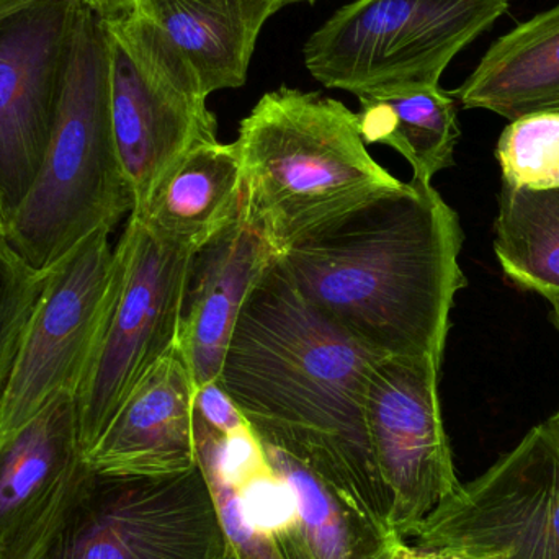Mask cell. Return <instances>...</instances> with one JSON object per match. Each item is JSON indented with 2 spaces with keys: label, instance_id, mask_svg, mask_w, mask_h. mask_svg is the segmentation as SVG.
Segmentation results:
<instances>
[{
  "label": "cell",
  "instance_id": "obj_1",
  "mask_svg": "<svg viewBox=\"0 0 559 559\" xmlns=\"http://www.w3.org/2000/svg\"><path fill=\"white\" fill-rule=\"evenodd\" d=\"M463 229L432 183L411 180L277 252L299 295L381 357L442 364Z\"/></svg>",
  "mask_w": 559,
  "mask_h": 559
},
{
  "label": "cell",
  "instance_id": "obj_2",
  "mask_svg": "<svg viewBox=\"0 0 559 559\" xmlns=\"http://www.w3.org/2000/svg\"><path fill=\"white\" fill-rule=\"evenodd\" d=\"M381 358L299 295L274 264L242 306L218 383L252 432L383 496L365 427V394Z\"/></svg>",
  "mask_w": 559,
  "mask_h": 559
},
{
  "label": "cell",
  "instance_id": "obj_3",
  "mask_svg": "<svg viewBox=\"0 0 559 559\" xmlns=\"http://www.w3.org/2000/svg\"><path fill=\"white\" fill-rule=\"evenodd\" d=\"M242 213L275 251L400 189L368 153L358 115L335 98L286 85L241 121Z\"/></svg>",
  "mask_w": 559,
  "mask_h": 559
},
{
  "label": "cell",
  "instance_id": "obj_4",
  "mask_svg": "<svg viewBox=\"0 0 559 559\" xmlns=\"http://www.w3.org/2000/svg\"><path fill=\"white\" fill-rule=\"evenodd\" d=\"M111 120V36L85 3L45 159L22 205L7 219L13 251L48 272L79 242L133 213Z\"/></svg>",
  "mask_w": 559,
  "mask_h": 559
},
{
  "label": "cell",
  "instance_id": "obj_5",
  "mask_svg": "<svg viewBox=\"0 0 559 559\" xmlns=\"http://www.w3.org/2000/svg\"><path fill=\"white\" fill-rule=\"evenodd\" d=\"M508 10L509 0H354L306 41V69L354 95L439 85L453 58Z\"/></svg>",
  "mask_w": 559,
  "mask_h": 559
},
{
  "label": "cell",
  "instance_id": "obj_6",
  "mask_svg": "<svg viewBox=\"0 0 559 559\" xmlns=\"http://www.w3.org/2000/svg\"><path fill=\"white\" fill-rule=\"evenodd\" d=\"M115 251L120 262L117 295L74 396L84 455L138 383L179 342L195 255L157 238L136 216L128 218Z\"/></svg>",
  "mask_w": 559,
  "mask_h": 559
},
{
  "label": "cell",
  "instance_id": "obj_7",
  "mask_svg": "<svg viewBox=\"0 0 559 559\" xmlns=\"http://www.w3.org/2000/svg\"><path fill=\"white\" fill-rule=\"evenodd\" d=\"M228 548L202 468L94 475L41 559H216Z\"/></svg>",
  "mask_w": 559,
  "mask_h": 559
},
{
  "label": "cell",
  "instance_id": "obj_8",
  "mask_svg": "<svg viewBox=\"0 0 559 559\" xmlns=\"http://www.w3.org/2000/svg\"><path fill=\"white\" fill-rule=\"evenodd\" d=\"M110 235L92 233L49 269L0 403V437L59 394L75 396L117 295L120 262Z\"/></svg>",
  "mask_w": 559,
  "mask_h": 559
},
{
  "label": "cell",
  "instance_id": "obj_9",
  "mask_svg": "<svg viewBox=\"0 0 559 559\" xmlns=\"http://www.w3.org/2000/svg\"><path fill=\"white\" fill-rule=\"evenodd\" d=\"M429 551L559 559V445L545 424L440 502L413 535Z\"/></svg>",
  "mask_w": 559,
  "mask_h": 559
},
{
  "label": "cell",
  "instance_id": "obj_10",
  "mask_svg": "<svg viewBox=\"0 0 559 559\" xmlns=\"http://www.w3.org/2000/svg\"><path fill=\"white\" fill-rule=\"evenodd\" d=\"M440 365L381 358L365 394L368 445L390 498L388 525L401 540L462 486L443 426Z\"/></svg>",
  "mask_w": 559,
  "mask_h": 559
},
{
  "label": "cell",
  "instance_id": "obj_11",
  "mask_svg": "<svg viewBox=\"0 0 559 559\" xmlns=\"http://www.w3.org/2000/svg\"><path fill=\"white\" fill-rule=\"evenodd\" d=\"M82 0H35L0 22V219L22 205L45 159Z\"/></svg>",
  "mask_w": 559,
  "mask_h": 559
},
{
  "label": "cell",
  "instance_id": "obj_12",
  "mask_svg": "<svg viewBox=\"0 0 559 559\" xmlns=\"http://www.w3.org/2000/svg\"><path fill=\"white\" fill-rule=\"evenodd\" d=\"M278 0H133L105 16L111 36L144 68L206 100L238 88Z\"/></svg>",
  "mask_w": 559,
  "mask_h": 559
},
{
  "label": "cell",
  "instance_id": "obj_13",
  "mask_svg": "<svg viewBox=\"0 0 559 559\" xmlns=\"http://www.w3.org/2000/svg\"><path fill=\"white\" fill-rule=\"evenodd\" d=\"M92 475L72 393L0 437V559H41Z\"/></svg>",
  "mask_w": 559,
  "mask_h": 559
},
{
  "label": "cell",
  "instance_id": "obj_14",
  "mask_svg": "<svg viewBox=\"0 0 559 559\" xmlns=\"http://www.w3.org/2000/svg\"><path fill=\"white\" fill-rule=\"evenodd\" d=\"M111 120L133 193V213L147 205L167 174L190 151L218 141L216 118L206 100L186 94L144 68L114 36Z\"/></svg>",
  "mask_w": 559,
  "mask_h": 559
},
{
  "label": "cell",
  "instance_id": "obj_15",
  "mask_svg": "<svg viewBox=\"0 0 559 559\" xmlns=\"http://www.w3.org/2000/svg\"><path fill=\"white\" fill-rule=\"evenodd\" d=\"M195 393L176 345L138 383L85 462L110 476L153 478L199 468Z\"/></svg>",
  "mask_w": 559,
  "mask_h": 559
},
{
  "label": "cell",
  "instance_id": "obj_16",
  "mask_svg": "<svg viewBox=\"0 0 559 559\" xmlns=\"http://www.w3.org/2000/svg\"><path fill=\"white\" fill-rule=\"evenodd\" d=\"M275 261L274 246L242 210L193 255L177 345L197 391L219 380L242 306Z\"/></svg>",
  "mask_w": 559,
  "mask_h": 559
},
{
  "label": "cell",
  "instance_id": "obj_17",
  "mask_svg": "<svg viewBox=\"0 0 559 559\" xmlns=\"http://www.w3.org/2000/svg\"><path fill=\"white\" fill-rule=\"evenodd\" d=\"M258 442L265 466L286 496L288 511L275 527L286 559H390L404 542L305 460Z\"/></svg>",
  "mask_w": 559,
  "mask_h": 559
},
{
  "label": "cell",
  "instance_id": "obj_18",
  "mask_svg": "<svg viewBox=\"0 0 559 559\" xmlns=\"http://www.w3.org/2000/svg\"><path fill=\"white\" fill-rule=\"evenodd\" d=\"M245 170L235 143L200 144L159 183L136 216L157 238L199 252L241 215Z\"/></svg>",
  "mask_w": 559,
  "mask_h": 559
},
{
  "label": "cell",
  "instance_id": "obj_19",
  "mask_svg": "<svg viewBox=\"0 0 559 559\" xmlns=\"http://www.w3.org/2000/svg\"><path fill=\"white\" fill-rule=\"evenodd\" d=\"M452 95L511 121L559 114V2L492 43Z\"/></svg>",
  "mask_w": 559,
  "mask_h": 559
},
{
  "label": "cell",
  "instance_id": "obj_20",
  "mask_svg": "<svg viewBox=\"0 0 559 559\" xmlns=\"http://www.w3.org/2000/svg\"><path fill=\"white\" fill-rule=\"evenodd\" d=\"M357 97L365 144L397 151L413 167V180L432 183L437 174L455 164L459 108L440 85H384Z\"/></svg>",
  "mask_w": 559,
  "mask_h": 559
},
{
  "label": "cell",
  "instance_id": "obj_21",
  "mask_svg": "<svg viewBox=\"0 0 559 559\" xmlns=\"http://www.w3.org/2000/svg\"><path fill=\"white\" fill-rule=\"evenodd\" d=\"M195 440L199 466L215 499L229 547L239 559H286L274 522H264V512L248 489L249 469L262 459L252 429L225 437L195 416Z\"/></svg>",
  "mask_w": 559,
  "mask_h": 559
},
{
  "label": "cell",
  "instance_id": "obj_22",
  "mask_svg": "<svg viewBox=\"0 0 559 559\" xmlns=\"http://www.w3.org/2000/svg\"><path fill=\"white\" fill-rule=\"evenodd\" d=\"M495 251L506 277L519 288L559 298V189L502 183Z\"/></svg>",
  "mask_w": 559,
  "mask_h": 559
},
{
  "label": "cell",
  "instance_id": "obj_23",
  "mask_svg": "<svg viewBox=\"0 0 559 559\" xmlns=\"http://www.w3.org/2000/svg\"><path fill=\"white\" fill-rule=\"evenodd\" d=\"M502 183L527 190L559 189V114L511 121L496 146Z\"/></svg>",
  "mask_w": 559,
  "mask_h": 559
},
{
  "label": "cell",
  "instance_id": "obj_24",
  "mask_svg": "<svg viewBox=\"0 0 559 559\" xmlns=\"http://www.w3.org/2000/svg\"><path fill=\"white\" fill-rule=\"evenodd\" d=\"M46 275L48 272H36L13 251L0 219V403Z\"/></svg>",
  "mask_w": 559,
  "mask_h": 559
},
{
  "label": "cell",
  "instance_id": "obj_25",
  "mask_svg": "<svg viewBox=\"0 0 559 559\" xmlns=\"http://www.w3.org/2000/svg\"><path fill=\"white\" fill-rule=\"evenodd\" d=\"M195 416L210 429L225 437L251 432L248 419L218 381L200 388L195 393Z\"/></svg>",
  "mask_w": 559,
  "mask_h": 559
},
{
  "label": "cell",
  "instance_id": "obj_26",
  "mask_svg": "<svg viewBox=\"0 0 559 559\" xmlns=\"http://www.w3.org/2000/svg\"><path fill=\"white\" fill-rule=\"evenodd\" d=\"M390 559H504V555L491 554L485 557H460V555L442 554V551H429L417 548L416 545H407L406 540L397 545Z\"/></svg>",
  "mask_w": 559,
  "mask_h": 559
},
{
  "label": "cell",
  "instance_id": "obj_27",
  "mask_svg": "<svg viewBox=\"0 0 559 559\" xmlns=\"http://www.w3.org/2000/svg\"><path fill=\"white\" fill-rule=\"evenodd\" d=\"M33 2L35 0H0V22Z\"/></svg>",
  "mask_w": 559,
  "mask_h": 559
},
{
  "label": "cell",
  "instance_id": "obj_28",
  "mask_svg": "<svg viewBox=\"0 0 559 559\" xmlns=\"http://www.w3.org/2000/svg\"><path fill=\"white\" fill-rule=\"evenodd\" d=\"M133 0H107L108 13L107 16L115 15L120 10L127 9Z\"/></svg>",
  "mask_w": 559,
  "mask_h": 559
},
{
  "label": "cell",
  "instance_id": "obj_29",
  "mask_svg": "<svg viewBox=\"0 0 559 559\" xmlns=\"http://www.w3.org/2000/svg\"><path fill=\"white\" fill-rule=\"evenodd\" d=\"M544 424L547 426V429L550 430L551 436L555 437L559 445V409Z\"/></svg>",
  "mask_w": 559,
  "mask_h": 559
},
{
  "label": "cell",
  "instance_id": "obj_30",
  "mask_svg": "<svg viewBox=\"0 0 559 559\" xmlns=\"http://www.w3.org/2000/svg\"><path fill=\"white\" fill-rule=\"evenodd\" d=\"M82 2L87 3V5L91 7V9L97 10L98 13H102V15L107 16V0H82Z\"/></svg>",
  "mask_w": 559,
  "mask_h": 559
},
{
  "label": "cell",
  "instance_id": "obj_31",
  "mask_svg": "<svg viewBox=\"0 0 559 559\" xmlns=\"http://www.w3.org/2000/svg\"><path fill=\"white\" fill-rule=\"evenodd\" d=\"M548 301H550L551 305V321H554V324L557 325L559 331V298H550Z\"/></svg>",
  "mask_w": 559,
  "mask_h": 559
},
{
  "label": "cell",
  "instance_id": "obj_32",
  "mask_svg": "<svg viewBox=\"0 0 559 559\" xmlns=\"http://www.w3.org/2000/svg\"><path fill=\"white\" fill-rule=\"evenodd\" d=\"M216 559H239V558H238V555L235 554V550H233V548L229 547V545H228V548H226L225 554H223L222 557L216 558Z\"/></svg>",
  "mask_w": 559,
  "mask_h": 559
},
{
  "label": "cell",
  "instance_id": "obj_33",
  "mask_svg": "<svg viewBox=\"0 0 559 559\" xmlns=\"http://www.w3.org/2000/svg\"><path fill=\"white\" fill-rule=\"evenodd\" d=\"M280 3H282L283 7L289 5V3H296V2H308V3H314L316 0H278Z\"/></svg>",
  "mask_w": 559,
  "mask_h": 559
}]
</instances>
